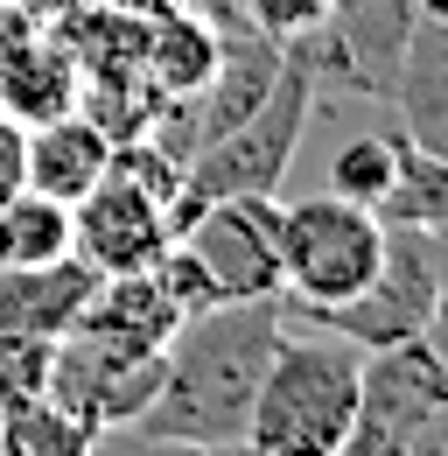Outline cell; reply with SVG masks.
I'll return each instance as SVG.
<instances>
[{
  "label": "cell",
  "mask_w": 448,
  "mask_h": 456,
  "mask_svg": "<svg viewBox=\"0 0 448 456\" xmlns=\"http://www.w3.org/2000/svg\"><path fill=\"white\" fill-rule=\"evenodd\" d=\"M70 330L106 338V344H119V351H168V338L182 330V309H175V295L162 288L155 267H140V274H99L84 316H77Z\"/></svg>",
  "instance_id": "12"
},
{
  "label": "cell",
  "mask_w": 448,
  "mask_h": 456,
  "mask_svg": "<svg viewBox=\"0 0 448 456\" xmlns=\"http://www.w3.org/2000/svg\"><path fill=\"white\" fill-rule=\"evenodd\" d=\"M175 246V204L155 197L126 169H106L70 204V253L92 260L99 274H140Z\"/></svg>",
  "instance_id": "8"
},
{
  "label": "cell",
  "mask_w": 448,
  "mask_h": 456,
  "mask_svg": "<svg viewBox=\"0 0 448 456\" xmlns=\"http://www.w3.org/2000/svg\"><path fill=\"white\" fill-rule=\"evenodd\" d=\"M63 253H70V204L21 183L0 204V267H36V260H63Z\"/></svg>",
  "instance_id": "17"
},
{
  "label": "cell",
  "mask_w": 448,
  "mask_h": 456,
  "mask_svg": "<svg viewBox=\"0 0 448 456\" xmlns=\"http://www.w3.org/2000/svg\"><path fill=\"white\" fill-rule=\"evenodd\" d=\"M218 28L189 7H162V14H140V77L162 92V99H189L211 70H218Z\"/></svg>",
  "instance_id": "15"
},
{
  "label": "cell",
  "mask_w": 448,
  "mask_h": 456,
  "mask_svg": "<svg viewBox=\"0 0 448 456\" xmlns=\"http://www.w3.org/2000/svg\"><path fill=\"white\" fill-rule=\"evenodd\" d=\"M175 246L218 302H280V197H211L175 225Z\"/></svg>",
  "instance_id": "6"
},
{
  "label": "cell",
  "mask_w": 448,
  "mask_h": 456,
  "mask_svg": "<svg viewBox=\"0 0 448 456\" xmlns=\"http://www.w3.org/2000/svg\"><path fill=\"white\" fill-rule=\"evenodd\" d=\"M357 379H364L357 344L287 316V338L267 358L245 443H260L267 456H336L357 414Z\"/></svg>",
  "instance_id": "2"
},
{
  "label": "cell",
  "mask_w": 448,
  "mask_h": 456,
  "mask_svg": "<svg viewBox=\"0 0 448 456\" xmlns=\"http://www.w3.org/2000/svg\"><path fill=\"white\" fill-rule=\"evenodd\" d=\"M323 14H330V0H245V21H252L267 43H294V36H308Z\"/></svg>",
  "instance_id": "21"
},
{
  "label": "cell",
  "mask_w": 448,
  "mask_h": 456,
  "mask_svg": "<svg viewBox=\"0 0 448 456\" xmlns=\"http://www.w3.org/2000/svg\"><path fill=\"white\" fill-rule=\"evenodd\" d=\"M442 295H448L442 239H435V232H413V225H386V253H379L372 281L357 288L350 302H330V309H287V302H280V309H287L294 323H316V330L350 338L357 351H386V344L428 338Z\"/></svg>",
  "instance_id": "5"
},
{
  "label": "cell",
  "mask_w": 448,
  "mask_h": 456,
  "mask_svg": "<svg viewBox=\"0 0 448 456\" xmlns=\"http://www.w3.org/2000/svg\"><path fill=\"white\" fill-rule=\"evenodd\" d=\"M99 288V267L63 253V260H36V267H0V330L21 338H63L84 302Z\"/></svg>",
  "instance_id": "10"
},
{
  "label": "cell",
  "mask_w": 448,
  "mask_h": 456,
  "mask_svg": "<svg viewBox=\"0 0 448 456\" xmlns=\"http://www.w3.org/2000/svg\"><path fill=\"white\" fill-rule=\"evenodd\" d=\"M386 253V218L350 197H294L280 204V302L287 309H330L372 281Z\"/></svg>",
  "instance_id": "4"
},
{
  "label": "cell",
  "mask_w": 448,
  "mask_h": 456,
  "mask_svg": "<svg viewBox=\"0 0 448 456\" xmlns=\"http://www.w3.org/2000/svg\"><path fill=\"white\" fill-rule=\"evenodd\" d=\"M50 351H56V338H21V330H0V407L50 394Z\"/></svg>",
  "instance_id": "20"
},
{
  "label": "cell",
  "mask_w": 448,
  "mask_h": 456,
  "mask_svg": "<svg viewBox=\"0 0 448 456\" xmlns=\"http://www.w3.org/2000/svg\"><path fill=\"white\" fill-rule=\"evenodd\" d=\"M308 119H316V77L280 50L274 92L238 119L231 134L204 141L189 155V169H182V218L196 204H211V197H280V175L294 162Z\"/></svg>",
  "instance_id": "3"
},
{
  "label": "cell",
  "mask_w": 448,
  "mask_h": 456,
  "mask_svg": "<svg viewBox=\"0 0 448 456\" xmlns=\"http://www.w3.org/2000/svg\"><path fill=\"white\" fill-rule=\"evenodd\" d=\"M99 456H126V450H119V443H112V436H106V443H99Z\"/></svg>",
  "instance_id": "24"
},
{
  "label": "cell",
  "mask_w": 448,
  "mask_h": 456,
  "mask_svg": "<svg viewBox=\"0 0 448 456\" xmlns=\"http://www.w3.org/2000/svg\"><path fill=\"white\" fill-rule=\"evenodd\" d=\"M0 14H7V7H0Z\"/></svg>",
  "instance_id": "25"
},
{
  "label": "cell",
  "mask_w": 448,
  "mask_h": 456,
  "mask_svg": "<svg viewBox=\"0 0 448 456\" xmlns=\"http://www.w3.org/2000/svg\"><path fill=\"white\" fill-rule=\"evenodd\" d=\"M379 218L386 225H413V232H448V155H428V148L406 141L399 183L386 190Z\"/></svg>",
  "instance_id": "19"
},
{
  "label": "cell",
  "mask_w": 448,
  "mask_h": 456,
  "mask_svg": "<svg viewBox=\"0 0 448 456\" xmlns=\"http://www.w3.org/2000/svg\"><path fill=\"white\" fill-rule=\"evenodd\" d=\"M84 106V77H77V57L56 43V36H0V113H14L21 126L50 113H70Z\"/></svg>",
  "instance_id": "13"
},
{
  "label": "cell",
  "mask_w": 448,
  "mask_h": 456,
  "mask_svg": "<svg viewBox=\"0 0 448 456\" xmlns=\"http://www.w3.org/2000/svg\"><path fill=\"white\" fill-rule=\"evenodd\" d=\"M448 400V358L428 338L364 351L357 379V414L336 456H406V443L428 428V414Z\"/></svg>",
  "instance_id": "7"
},
{
  "label": "cell",
  "mask_w": 448,
  "mask_h": 456,
  "mask_svg": "<svg viewBox=\"0 0 448 456\" xmlns=\"http://www.w3.org/2000/svg\"><path fill=\"white\" fill-rule=\"evenodd\" d=\"M112 443H119L126 456H267L260 443H245V436H238V443H155V436H133V428H119Z\"/></svg>",
  "instance_id": "22"
},
{
  "label": "cell",
  "mask_w": 448,
  "mask_h": 456,
  "mask_svg": "<svg viewBox=\"0 0 448 456\" xmlns=\"http://www.w3.org/2000/svg\"><path fill=\"white\" fill-rule=\"evenodd\" d=\"M386 106H392L399 134H406L413 148L448 155V21H413L406 57L392 70Z\"/></svg>",
  "instance_id": "14"
},
{
  "label": "cell",
  "mask_w": 448,
  "mask_h": 456,
  "mask_svg": "<svg viewBox=\"0 0 448 456\" xmlns=\"http://www.w3.org/2000/svg\"><path fill=\"white\" fill-rule=\"evenodd\" d=\"M162 387V351H119L106 338L63 330L50 351V400L70 414H84L99 436H119L148 414V400Z\"/></svg>",
  "instance_id": "9"
},
{
  "label": "cell",
  "mask_w": 448,
  "mask_h": 456,
  "mask_svg": "<svg viewBox=\"0 0 448 456\" xmlns=\"http://www.w3.org/2000/svg\"><path fill=\"white\" fill-rule=\"evenodd\" d=\"M21 169H28V190H43V197H56V204H77V197L112 169V134L84 113V106L50 113V119L28 126Z\"/></svg>",
  "instance_id": "11"
},
{
  "label": "cell",
  "mask_w": 448,
  "mask_h": 456,
  "mask_svg": "<svg viewBox=\"0 0 448 456\" xmlns=\"http://www.w3.org/2000/svg\"><path fill=\"white\" fill-rule=\"evenodd\" d=\"M21 148H28V126H21L14 113H0V204H7V197L28 183V169H21Z\"/></svg>",
  "instance_id": "23"
},
{
  "label": "cell",
  "mask_w": 448,
  "mask_h": 456,
  "mask_svg": "<svg viewBox=\"0 0 448 456\" xmlns=\"http://www.w3.org/2000/svg\"><path fill=\"white\" fill-rule=\"evenodd\" d=\"M280 338H287L280 302H211V309L182 316V330L162 351V387L148 400V414L133 421V436L238 443Z\"/></svg>",
  "instance_id": "1"
},
{
  "label": "cell",
  "mask_w": 448,
  "mask_h": 456,
  "mask_svg": "<svg viewBox=\"0 0 448 456\" xmlns=\"http://www.w3.org/2000/svg\"><path fill=\"white\" fill-rule=\"evenodd\" d=\"M386 113H392V106H386ZM399 155H406L399 119H392V126H372V134H350V141L330 155V190H336V197H350V204H364V211H379L386 190L399 183Z\"/></svg>",
  "instance_id": "18"
},
{
  "label": "cell",
  "mask_w": 448,
  "mask_h": 456,
  "mask_svg": "<svg viewBox=\"0 0 448 456\" xmlns=\"http://www.w3.org/2000/svg\"><path fill=\"white\" fill-rule=\"evenodd\" d=\"M99 443L106 436L50 394L0 407V456H99Z\"/></svg>",
  "instance_id": "16"
}]
</instances>
